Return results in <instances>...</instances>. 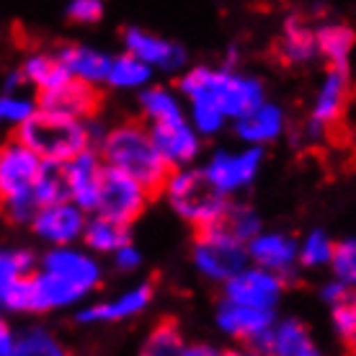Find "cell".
Listing matches in <instances>:
<instances>
[{
    "label": "cell",
    "mask_w": 356,
    "mask_h": 356,
    "mask_svg": "<svg viewBox=\"0 0 356 356\" xmlns=\"http://www.w3.org/2000/svg\"><path fill=\"white\" fill-rule=\"evenodd\" d=\"M106 282L104 259L86 245H57L36 256L31 274L21 276L0 300V310L16 318H42L78 310Z\"/></svg>",
    "instance_id": "1"
},
{
    "label": "cell",
    "mask_w": 356,
    "mask_h": 356,
    "mask_svg": "<svg viewBox=\"0 0 356 356\" xmlns=\"http://www.w3.org/2000/svg\"><path fill=\"white\" fill-rule=\"evenodd\" d=\"M176 88L186 104V119L204 140L220 137L250 106L266 98V83L241 65H188Z\"/></svg>",
    "instance_id": "2"
},
{
    "label": "cell",
    "mask_w": 356,
    "mask_h": 356,
    "mask_svg": "<svg viewBox=\"0 0 356 356\" xmlns=\"http://www.w3.org/2000/svg\"><path fill=\"white\" fill-rule=\"evenodd\" d=\"M96 150L106 168L122 170L127 176L143 181L145 186L158 194L161 184L170 173L168 163L158 152L152 134L140 119H122L114 124H104Z\"/></svg>",
    "instance_id": "3"
},
{
    "label": "cell",
    "mask_w": 356,
    "mask_h": 356,
    "mask_svg": "<svg viewBox=\"0 0 356 356\" xmlns=\"http://www.w3.org/2000/svg\"><path fill=\"white\" fill-rule=\"evenodd\" d=\"M44 161L16 134L0 143V214L16 227H29L39 209L36 184Z\"/></svg>",
    "instance_id": "4"
},
{
    "label": "cell",
    "mask_w": 356,
    "mask_h": 356,
    "mask_svg": "<svg viewBox=\"0 0 356 356\" xmlns=\"http://www.w3.org/2000/svg\"><path fill=\"white\" fill-rule=\"evenodd\" d=\"M104 132V122L96 119H67L49 111H36L26 124L16 132L21 143H26L44 163H67L78 152L96 147Z\"/></svg>",
    "instance_id": "5"
},
{
    "label": "cell",
    "mask_w": 356,
    "mask_h": 356,
    "mask_svg": "<svg viewBox=\"0 0 356 356\" xmlns=\"http://www.w3.org/2000/svg\"><path fill=\"white\" fill-rule=\"evenodd\" d=\"M158 194L163 196L170 214H176L188 227H194V232L220 222L225 207L230 202L209 184V178L204 176L199 163L186 165V168H170Z\"/></svg>",
    "instance_id": "6"
},
{
    "label": "cell",
    "mask_w": 356,
    "mask_h": 356,
    "mask_svg": "<svg viewBox=\"0 0 356 356\" xmlns=\"http://www.w3.org/2000/svg\"><path fill=\"white\" fill-rule=\"evenodd\" d=\"M191 266L204 282L222 286L241 268L248 266V250H245V243L230 235L222 225H212L194 232Z\"/></svg>",
    "instance_id": "7"
},
{
    "label": "cell",
    "mask_w": 356,
    "mask_h": 356,
    "mask_svg": "<svg viewBox=\"0 0 356 356\" xmlns=\"http://www.w3.org/2000/svg\"><path fill=\"white\" fill-rule=\"evenodd\" d=\"M155 302L152 282H132L106 297H90L78 310H72V321L81 328H108L124 325L143 318Z\"/></svg>",
    "instance_id": "8"
},
{
    "label": "cell",
    "mask_w": 356,
    "mask_h": 356,
    "mask_svg": "<svg viewBox=\"0 0 356 356\" xmlns=\"http://www.w3.org/2000/svg\"><path fill=\"white\" fill-rule=\"evenodd\" d=\"M199 165L220 194L227 199H241L259 181L261 170L266 165V150L238 143V147L212 150Z\"/></svg>",
    "instance_id": "9"
},
{
    "label": "cell",
    "mask_w": 356,
    "mask_h": 356,
    "mask_svg": "<svg viewBox=\"0 0 356 356\" xmlns=\"http://www.w3.org/2000/svg\"><path fill=\"white\" fill-rule=\"evenodd\" d=\"M155 191L147 188L143 181L127 176L122 170L106 168L104 170V181L98 188V199L93 207V214H104L114 222H122L132 227L152 204Z\"/></svg>",
    "instance_id": "10"
},
{
    "label": "cell",
    "mask_w": 356,
    "mask_h": 356,
    "mask_svg": "<svg viewBox=\"0 0 356 356\" xmlns=\"http://www.w3.org/2000/svg\"><path fill=\"white\" fill-rule=\"evenodd\" d=\"M122 49L134 54L155 75H181L188 67V49L176 39L155 34L143 26L122 29Z\"/></svg>",
    "instance_id": "11"
},
{
    "label": "cell",
    "mask_w": 356,
    "mask_h": 356,
    "mask_svg": "<svg viewBox=\"0 0 356 356\" xmlns=\"http://www.w3.org/2000/svg\"><path fill=\"white\" fill-rule=\"evenodd\" d=\"M354 96V78L351 67H333L325 65V72L315 86V93L310 98V106L305 119H310L315 127H321L323 132H333L339 124H343Z\"/></svg>",
    "instance_id": "12"
},
{
    "label": "cell",
    "mask_w": 356,
    "mask_h": 356,
    "mask_svg": "<svg viewBox=\"0 0 356 356\" xmlns=\"http://www.w3.org/2000/svg\"><path fill=\"white\" fill-rule=\"evenodd\" d=\"M88 214L83 207H78L70 199L42 204L34 212L29 230L36 243L44 248H57V245H75L83 241V232L88 225Z\"/></svg>",
    "instance_id": "13"
},
{
    "label": "cell",
    "mask_w": 356,
    "mask_h": 356,
    "mask_svg": "<svg viewBox=\"0 0 356 356\" xmlns=\"http://www.w3.org/2000/svg\"><path fill=\"white\" fill-rule=\"evenodd\" d=\"M286 284L289 282L282 279L279 274H274V271H266V268L248 264V266L241 268L238 274L232 276L230 282H225L220 289H222L225 300L248 305V307H259V310L279 312Z\"/></svg>",
    "instance_id": "14"
},
{
    "label": "cell",
    "mask_w": 356,
    "mask_h": 356,
    "mask_svg": "<svg viewBox=\"0 0 356 356\" xmlns=\"http://www.w3.org/2000/svg\"><path fill=\"white\" fill-rule=\"evenodd\" d=\"M232 132L235 140L241 145H250V147H271V145L282 143L289 134V114L279 101L264 98L256 106H250L245 114H241L232 122Z\"/></svg>",
    "instance_id": "15"
},
{
    "label": "cell",
    "mask_w": 356,
    "mask_h": 356,
    "mask_svg": "<svg viewBox=\"0 0 356 356\" xmlns=\"http://www.w3.org/2000/svg\"><path fill=\"white\" fill-rule=\"evenodd\" d=\"M274 54L284 67H294V70L321 63L318 39H315V21L310 13H302V10L286 13L274 39Z\"/></svg>",
    "instance_id": "16"
},
{
    "label": "cell",
    "mask_w": 356,
    "mask_h": 356,
    "mask_svg": "<svg viewBox=\"0 0 356 356\" xmlns=\"http://www.w3.org/2000/svg\"><path fill=\"white\" fill-rule=\"evenodd\" d=\"M147 129H150L152 143L163 155V161L168 163V168H186V165L202 163L207 140L191 127L186 116L163 122V124H152Z\"/></svg>",
    "instance_id": "17"
},
{
    "label": "cell",
    "mask_w": 356,
    "mask_h": 356,
    "mask_svg": "<svg viewBox=\"0 0 356 356\" xmlns=\"http://www.w3.org/2000/svg\"><path fill=\"white\" fill-rule=\"evenodd\" d=\"M279 312L274 310H259L248 305L232 302L220 297V302L214 307V328L222 333L230 343H259L264 333L271 328Z\"/></svg>",
    "instance_id": "18"
},
{
    "label": "cell",
    "mask_w": 356,
    "mask_h": 356,
    "mask_svg": "<svg viewBox=\"0 0 356 356\" xmlns=\"http://www.w3.org/2000/svg\"><path fill=\"white\" fill-rule=\"evenodd\" d=\"M245 250H248V264L266 268V271H274L286 282L294 274H300L297 238L289 235L286 230H268V227H264L245 243Z\"/></svg>",
    "instance_id": "19"
},
{
    "label": "cell",
    "mask_w": 356,
    "mask_h": 356,
    "mask_svg": "<svg viewBox=\"0 0 356 356\" xmlns=\"http://www.w3.org/2000/svg\"><path fill=\"white\" fill-rule=\"evenodd\" d=\"M256 346L266 356H325L310 325L297 315H276Z\"/></svg>",
    "instance_id": "20"
},
{
    "label": "cell",
    "mask_w": 356,
    "mask_h": 356,
    "mask_svg": "<svg viewBox=\"0 0 356 356\" xmlns=\"http://www.w3.org/2000/svg\"><path fill=\"white\" fill-rule=\"evenodd\" d=\"M39 108L49 111L57 116H67V119H96L98 108H101V88L88 86V83L72 81L67 78L65 83L54 86V88L39 93Z\"/></svg>",
    "instance_id": "21"
},
{
    "label": "cell",
    "mask_w": 356,
    "mask_h": 356,
    "mask_svg": "<svg viewBox=\"0 0 356 356\" xmlns=\"http://www.w3.org/2000/svg\"><path fill=\"white\" fill-rule=\"evenodd\" d=\"M104 170L106 163L101 161L96 147L78 152L75 158L63 163V176H65V188H67V199L83 207L86 212H93L98 199V188L104 181Z\"/></svg>",
    "instance_id": "22"
},
{
    "label": "cell",
    "mask_w": 356,
    "mask_h": 356,
    "mask_svg": "<svg viewBox=\"0 0 356 356\" xmlns=\"http://www.w3.org/2000/svg\"><path fill=\"white\" fill-rule=\"evenodd\" d=\"M54 49L60 54V63H63L67 78L104 88L108 65H111V52L93 44H83V42H65Z\"/></svg>",
    "instance_id": "23"
},
{
    "label": "cell",
    "mask_w": 356,
    "mask_h": 356,
    "mask_svg": "<svg viewBox=\"0 0 356 356\" xmlns=\"http://www.w3.org/2000/svg\"><path fill=\"white\" fill-rule=\"evenodd\" d=\"M315 39H318L321 63L333 65V67H351V57L356 49V31L346 21H336V18L315 21Z\"/></svg>",
    "instance_id": "24"
},
{
    "label": "cell",
    "mask_w": 356,
    "mask_h": 356,
    "mask_svg": "<svg viewBox=\"0 0 356 356\" xmlns=\"http://www.w3.org/2000/svg\"><path fill=\"white\" fill-rule=\"evenodd\" d=\"M137 108H140V122H145L147 127L186 116L184 98L176 86H168V83H150L145 90H140Z\"/></svg>",
    "instance_id": "25"
},
{
    "label": "cell",
    "mask_w": 356,
    "mask_h": 356,
    "mask_svg": "<svg viewBox=\"0 0 356 356\" xmlns=\"http://www.w3.org/2000/svg\"><path fill=\"white\" fill-rule=\"evenodd\" d=\"M18 70L24 75V81L36 96L44 93V90L60 86V83L67 81V72H65L63 63H60V54L57 49H31V52L24 54V60L18 63Z\"/></svg>",
    "instance_id": "26"
},
{
    "label": "cell",
    "mask_w": 356,
    "mask_h": 356,
    "mask_svg": "<svg viewBox=\"0 0 356 356\" xmlns=\"http://www.w3.org/2000/svg\"><path fill=\"white\" fill-rule=\"evenodd\" d=\"M10 356H72L70 346L47 323H26L16 328V343Z\"/></svg>",
    "instance_id": "27"
},
{
    "label": "cell",
    "mask_w": 356,
    "mask_h": 356,
    "mask_svg": "<svg viewBox=\"0 0 356 356\" xmlns=\"http://www.w3.org/2000/svg\"><path fill=\"white\" fill-rule=\"evenodd\" d=\"M129 241H132V227L114 222V220H108L104 214L90 212L81 245H86L90 253H96L98 259H108L114 250H119Z\"/></svg>",
    "instance_id": "28"
},
{
    "label": "cell",
    "mask_w": 356,
    "mask_h": 356,
    "mask_svg": "<svg viewBox=\"0 0 356 356\" xmlns=\"http://www.w3.org/2000/svg\"><path fill=\"white\" fill-rule=\"evenodd\" d=\"M150 83H155V72L145 63H140L134 54L119 52L111 54V65H108V75L104 88L116 90V93H140Z\"/></svg>",
    "instance_id": "29"
},
{
    "label": "cell",
    "mask_w": 356,
    "mask_h": 356,
    "mask_svg": "<svg viewBox=\"0 0 356 356\" xmlns=\"http://www.w3.org/2000/svg\"><path fill=\"white\" fill-rule=\"evenodd\" d=\"M188 339L176 321H158L147 333L143 343L137 348V356H184L186 354Z\"/></svg>",
    "instance_id": "30"
},
{
    "label": "cell",
    "mask_w": 356,
    "mask_h": 356,
    "mask_svg": "<svg viewBox=\"0 0 356 356\" xmlns=\"http://www.w3.org/2000/svg\"><path fill=\"white\" fill-rule=\"evenodd\" d=\"M39 111V98L31 88H0V129L16 134Z\"/></svg>",
    "instance_id": "31"
},
{
    "label": "cell",
    "mask_w": 356,
    "mask_h": 356,
    "mask_svg": "<svg viewBox=\"0 0 356 356\" xmlns=\"http://www.w3.org/2000/svg\"><path fill=\"white\" fill-rule=\"evenodd\" d=\"M336 243L333 235L325 232L323 227H312L297 238V261H300V271H323L330 268L333 253H336Z\"/></svg>",
    "instance_id": "32"
},
{
    "label": "cell",
    "mask_w": 356,
    "mask_h": 356,
    "mask_svg": "<svg viewBox=\"0 0 356 356\" xmlns=\"http://www.w3.org/2000/svg\"><path fill=\"white\" fill-rule=\"evenodd\" d=\"M36 266V253L26 245L0 243V300L21 276L31 274Z\"/></svg>",
    "instance_id": "33"
},
{
    "label": "cell",
    "mask_w": 356,
    "mask_h": 356,
    "mask_svg": "<svg viewBox=\"0 0 356 356\" xmlns=\"http://www.w3.org/2000/svg\"><path fill=\"white\" fill-rule=\"evenodd\" d=\"M217 225H222L225 230L243 243H248L256 232L264 230V222H261V214L256 212V207L243 202V199H230L225 207L222 220Z\"/></svg>",
    "instance_id": "34"
},
{
    "label": "cell",
    "mask_w": 356,
    "mask_h": 356,
    "mask_svg": "<svg viewBox=\"0 0 356 356\" xmlns=\"http://www.w3.org/2000/svg\"><path fill=\"white\" fill-rule=\"evenodd\" d=\"M330 315V330L341 346L351 351L356 348V289L348 292L343 300L328 307Z\"/></svg>",
    "instance_id": "35"
},
{
    "label": "cell",
    "mask_w": 356,
    "mask_h": 356,
    "mask_svg": "<svg viewBox=\"0 0 356 356\" xmlns=\"http://www.w3.org/2000/svg\"><path fill=\"white\" fill-rule=\"evenodd\" d=\"M330 274L346 282L351 289H356V235H348L336 243V253L330 261Z\"/></svg>",
    "instance_id": "36"
},
{
    "label": "cell",
    "mask_w": 356,
    "mask_h": 356,
    "mask_svg": "<svg viewBox=\"0 0 356 356\" xmlns=\"http://www.w3.org/2000/svg\"><path fill=\"white\" fill-rule=\"evenodd\" d=\"M36 199H39V207L67 199V188H65V176H63V163H44V170H42L39 184H36Z\"/></svg>",
    "instance_id": "37"
},
{
    "label": "cell",
    "mask_w": 356,
    "mask_h": 356,
    "mask_svg": "<svg viewBox=\"0 0 356 356\" xmlns=\"http://www.w3.org/2000/svg\"><path fill=\"white\" fill-rule=\"evenodd\" d=\"M106 16V3L104 0H67L65 18L75 26H96Z\"/></svg>",
    "instance_id": "38"
},
{
    "label": "cell",
    "mask_w": 356,
    "mask_h": 356,
    "mask_svg": "<svg viewBox=\"0 0 356 356\" xmlns=\"http://www.w3.org/2000/svg\"><path fill=\"white\" fill-rule=\"evenodd\" d=\"M108 264H111V268H114L116 274L134 276L137 271H140V268H143L145 256H143V250L137 248V243L129 241L127 245H122V248L114 250V253L108 256Z\"/></svg>",
    "instance_id": "39"
},
{
    "label": "cell",
    "mask_w": 356,
    "mask_h": 356,
    "mask_svg": "<svg viewBox=\"0 0 356 356\" xmlns=\"http://www.w3.org/2000/svg\"><path fill=\"white\" fill-rule=\"evenodd\" d=\"M348 292H354V289H351L346 282L336 279L333 274H330L325 282H321V286H318V297H321V302L325 305V307H330V305H336L339 300H343Z\"/></svg>",
    "instance_id": "40"
},
{
    "label": "cell",
    "mask_w": 356,
    "mask_h": 356,
    "mask_svg": "<svg viewBox=\"0 0 356 356\" xmlns=\"http://www.w3.org/2000/svg\"><path fill=\"white\" fill-rule=\"evenodd\" d=\"M13 343H16V328L0 315V356H10Z\"/></svg>",
    "instance_id": "41"
},
{
    "label": "cell",
    "mask_w": 356,
    "mask_h": 356,
    "mask_svg": "<svg viewBox=\"0 0 356 356\" xmlns=\"http://www.w3.org/2000/svg\"><path fill=\"white\" fill-rule=\"evenodd\" d=\"M184 356H225V348L214 346L209 341H188Z\"/></svg>",
    "instance_id": "42"
},
{
    "label": "cell",
    "mask_w": 356,
    "mask_h": 356,
    "mask_svg": "<svg viewBox=\"0 0 356 356\" xmlns=\"http://www.w3.org/2000/svg\"><path fill=\"white\" fill-rule=\"evenodd\" d=\"M225 356H266L256 343H232L230 348H225Z\"/></svg>",
    "instance_id": "43"
},
{
    "label": "cell",
    "mask_w": 356,
    "mask_h": 356,
    "mask_svg": "<svg viewBox=\"0 0 356 356\" xmlns=\"http://www.w3.org/2000/svg\"><path fill=\"white\" fill-rule=\"evenodd\" d=\"M343 122H348V127H351V132H354V137H356V90H354V96H351V104H348V111Z\"/></svg>",
    "instance_id": "44"
},
{
    "label": "cell",
    "mask_w": 356,
    "mask_h": 356,
    "mask_svg": "<svg viewBox=\"0 0 356 356\" xmlns=\"http://www.w3.org/2000/svg\"><path fill=\"white\" fill-rule=\"evenodd\" d=\"M348 356H356V348H351V351H348Z\"/></svg>",
    "instance_id": "45"
},
{
    "label": "cell",
    "mask_w": 356,
    "mask_h": 356,
    "mask_svg": "<svg viewBox=\"0 0 356 356\" xmlns=\"http://www.w3.org/2000/svg\"><path fill=\"white\" fill-rule=\"evenodd\" d=\"M0 315H3V310H0Z\"/></svg>",
    "instance_id": "46"
}]
</instances>
